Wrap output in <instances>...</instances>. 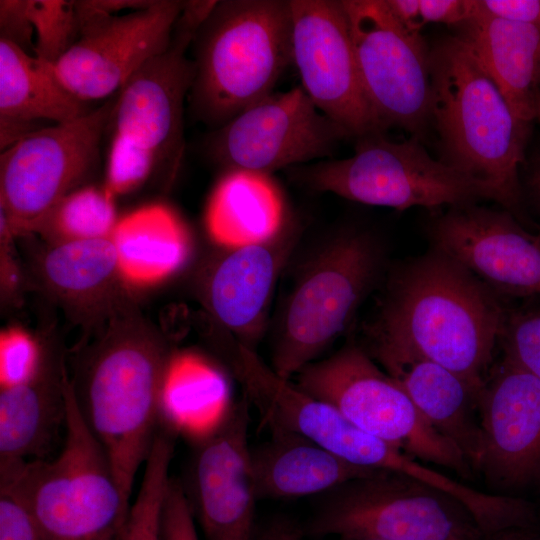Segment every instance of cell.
I'll list each match as a JSON object with an SVG mask.
<instances>
[{"mask_svg":"<svg viewBox=\"0 0 540 540\" xmlns=\"http://www.w3.org/2000/svg\"><path fill=\"white\" fill-rule=\"evenodd\" d=\"M539 117H540V112H539Z\"/></svg>","mask_w":540,"mask_h":540,"instance_id":"bcb514c9","label":"cell"},{"mask_svg":"<svg viewBox=\"0 0 540 540\" xmlns=\"http://www.w3.org/2000/svg\"><path fill=\"white\" fill-rule=\"evenodd\" d=\"M174 356L155 330L125 318L80 350L69 376L80 415L129 502L139 468L166 420L165 390Z\"/></svg>","mask_w":540,"mask_h":540,"instance_id":"7a4b0ae2","label":"cell"},{"mask_svg":"<svg viewBox=\"0 0 540 540\" xmlns=\"http://www.w3.org/2000/svg\"><path fill=\"white\" fill-rule=\"evenodd\" d=\"M115 100L72 121L44 126L2 151L1 214L11 232H31L95 169Z\"/></svg>","mask_w":540,"mask_h":540,"instance_id":"30bf717a","label":"cell"},{"mask_svg":"<svg viewBox=\"0 0 540 540\" xmlns=\"http://www.w3.org/2000/svg\"><path fill=\"white\" fill-rule=\"evenodd\" d=\"M338 540H376V539H363V538H338Z\"/></svg>","mask_w":540,"mask_h":540,"instance_id":"ee69618b","label":"cell"},{"mask_svg":"<svg viewBox=\"0 0 540 540\" xmlns=\"http://www.w3.org/2000/svg\"><path fill=\"white\" fill-rule=\"evenodd\" d=\"M503 357L540 379V307L507 315Z\"/></svg>","mask_w":540,"mask_h":540,"instance_id":"d6a6232c","label":"cell"},{"mask_svg":"<svg viewBox=\"0 0 540 540\" xmlns=\"http://www.w3.org/2000/svg\"><path fill=\"white\" fill-rule=\"evenodd\" d=\"M361 84L383 130L400 127L414 137L431 121L430 50L406 30L384 0H341Z\"/></svg>","mask_w":540,"mask_h":540,"instance_id":"8fae6325","label":"cell"},{"mask_svg":"<svg viewBox=\"0 0 540 540\" xmlns=\"http://www.w3.org/2000/svg\"><path fill=\"white\" fill-rule=\"evenodd\" d=\"M212 333L216 350L271 431L299 435L358 466L384 467L389 443L360 430L335 407L277 374L222 327Z\"/></svg>","mask_w":540,"mask_h":540,"instance_id":"5bb4252c","label":"cell"},{"mask_svg":"<svg viewBox=\"0 0 540 540\" xmlns=\"http://www.w3.org/2000/svg\"><path fill=\"white\" fill-rule=\"evenodd\" d=\"M394 18L409 32L420 33L424 26L419 0H384Z\"/></svg>","mask_w":540,"mask_h":540,"instance_id":"ab89813d","label":"cell"},{"mask_svg":"<svg viewBox=\"0 0 540 540\" xmlns=\"http://www.w3.org/2000/svg\"><path fill=\"white\" fill-rule=\"evenodd\" d=\"M291 220L271 175L239 169L226 170L205 214L210 237L226 249L264 242Z\"/></svg>","mask_w":540,"mask_h":540,"instance_id":"d4e9b609","label":"cell"},{"mask_svg":"<svg viewBox=\"0 0 540 540\" xmlns=\"http://www.w3.org/2000/svg\"><path fill=\"white\" fill-rule=\"evenodd\" d=\"M292 60L317 109L350 137L384 132L365 96L341 1L289 0Z\"/></svg>","mask_w":540,"mask_h":540,"instance_id":"e0dca14e","label":"cell"},{"mask_svg":"<svg viewBox=\"0 0 540 540\" xmlns=\"http://www.w3.org/2000/svg\"><path fill=\"white\" fill-rule=\"evenodd\" d=\"M382 133L357 138L354 154L348 158L321 160L288 171L312 190L397 210L457 207L481 199L500 203L488 186L432 158L417 137L394 142Z\"/></svg>","mask_w":540,"mask_h":540,"instance_id":"8992f818","label":"cell"},{"mask_svg":"<svg viewBox=\"0 0 540 540\" xmlns=\"http://www.w3.org/2000/svg\"><path fill=\"white\" fill-rule=\"evenodd\" d=\"M161 540H200L182 484L172 477L162 511Z\"/></svg>","mask_w":540,"mask_h":540,"instance_id":"e575fe53","label":"cell"},{"mask_svg":"<svg viewBox=\"0 0 540 540\" xmlns=\"http://www.w3.org/2000/svg\"><path fill=\"white\" fill-rule=\"evenodd\" d=\"M305 531L293 520L277 518L257 531L254 540H302Z\"/></svg>","mask_w":540,"mask_h":540,"instance_id":"60d3db41","label":"cell"},{"mask_svg":"<svg viewBox=\"0 0 540 540\" xmlns=\"http://www.w3.org/2000/svg\"><path fill=\"white\" fill-rule=\"evenodd\" d=\"M458 37L493 80L520 121L540 112V30L490 14L481 2Z\"/></svg>","mask_w":540,"mask_h":540,"instance_id":"603a6c76","label":"cell"},{"mask_svg":"<svg viewBox=\"0 0 540 540\" xmlns=\"http://www.w3.org/2000/svg\"><path fill=\"white\" fill-rule=\"evenodd\" d=\"M175 440L176 433L169 428L160 429L156 435L119 540H161L162 511L171 479L169 469Z\"/></svg>","mask_w":540,"mask_h":540,"instance_id":"f546056e","label":"cell"},{"mask_svg":"<svg viewBox=\"0 0 540 540\" xmlns=\"http://www.w3.org/2000/svg\"><path fill=\"white\" fill-rule=\"evenodd\" d=\"M64 354L41 346L33 373L0 390V485L12 480L27 462L47 454L66 423Z\"/></svg>","mask_w":540,"mask_h":540,"instance_id":"44dd1931","label":"cell"},{"mask_svg":"<svg viewBox=\"0 0 540 540\" xmlns=\"http://www.w3.org/2000/svg\"><path fill=\"white\" fill-rule=\"evenodd\" d=\"M289 0H225L202 23L195 44L190 100L217 129L273 93L293 63Z\"/></svg>","mask_w":540,"mask_h":540,"instance_id":"277c9868","label":"cell"},{"mask_svg":"<svg viewBox=\"0 0 540 540\" xmlns=\"http://www.w3.org/2000/svg\"><path fill=\"white\" fill-rule=\"evenodd\" d=\"M506 320L496 292L432 248L391 278L379 313L367 327L368 353L414 352L482 390Z\"/></svg>","mask_w":540,"mask_h":540,"instance_id":"6da1fadb","label":"cell"},{"mask_svg":"<svg viewBox=\"0 0 540 540\" xmlns=\"http://www.w3.org/2000/svg\"><path fill=\"white\" fill-rule=\"evenodd\" d=\"M118 220L105 188L81 187L62 198L32 228L52 245L111 236Z\"/></svg>","mask_w":540,"mask_h":540,"instance_id":"f1b7e54d","label":"cell"},{"mask_svg":"<svg viewBox=\"0 0 540 540\" xmlns=\"http://www.w3.org/2000/svg\"><path fill=\"white\" fill-rule=\"evenodd\" d=\"M381 264L376 240L358 230L334 237L310 259L280 315L271 366L277 374L297 375L346 329Z\"/></svg>","mask_w":540,"mask_h":540,"instance_id":"52a82bcc","label":"cell"},{"mask_svg":"<svg viewBox=\"0 0 540 540\" xmlns=\"http://www.w3.org/2000/svg\"><path fill=\"white\" fill-rule=\"evenodd\" d=\"M257 499H292L327 494L380 470L355 465L299 435L271 431L251 448Z\"/></svg>","mask_w":540,"mask_h":540,"instance_id":"cb8c5ba5","label":"cell"},{"mask_svg":"<svg viewBox=\"0 0 540 540\" xmlns=\"http://www.w3.org/2000/svg\"><path fill=\"white\" fill-rule=\"evenodd\" d=\"M41 271L55 293L74 301L100 297L121 279L111 236L53 244L42 258Z\"/></svg>","mask_w":540,"mask_h":540,"instance_id":"83f0119b","label":"cell"},{"mask_svg":"<svg viewBox=\"0 0 540 540\" xmlns=\"http://www.w3.org/2000/svg\"><path fill=\"white\" fill-rule=\"evenodd\" d=\"M0 36V39L26 52H34V28L29 14V0L0 1Z\"/></svg>","mask_w":540,"mask_h":540,"instance_id":"8d00e7d4","label":"cell"},{"mask_svg":"<svg viewBox=\"0 0 540 540\" xmlns=\"http://www.w3.org/2000/svg\"><path fill=\"white\" fill-rule=\"evenodd\" d=\"M301 389L335 407L360 430L421 461L469 475L462 453L421 416L402 386L369 353L347 345L297 373Z\"/></svg>","mask_w":540,"mask_h":540,"instance_id":"9c48e42d","label":"cell"},{"mask_svg":"<svg viewBox=\"0 0 540 540\" xmlns=\"http://www.w3.org/2000/svg\"><path fill=\"white\" fill-rule=\"evenodd\" d=\"M89 111L86 102L60 82L51 64L0 39V120L57 124Z\"/></svg>","mask_w":540,"mask_h":540,"instance_id":"4316f807","label":"cell"},{"mask_svg":"<svg viewBox=\"0 0 540 540\" xmlns=\"http://www.w3.org/2000/svg\"><path fill=\"white\" fill-rule=\"evenodd\" d=\"M158 157L152 150L125 136L115 134L107 162L105 190L113 197L142 185Z\"/></svg>","mask_w":540,"mask_h":540,"instance_id":"1f68e13d","label":"cell"},{"mask_svg":"<svg viewBox=\"0 0 540 540\" xmlns=\"http://www.w3.org/2000/svg\"><path fill=\"white\" fill-rule=\"evenodd\" d=\"M111 239L121 280L151 286L177 272L187 261L191 242L180 218L164 205H150L118 220Z\"/></svg>","mask_w":540,"mask_h":540,"instance_id":"484cf974","label":"cell"},{"mask_svg":"<svg viewBox=\"0 0 540 540\" xmlns=\"http://www.w3.org/2000/svg\"><path fill=\"white\" fill-rule=\"evenodd\" d=\"M66 423L58 454L27 462L0 487L25 503L43 540H119L132 502L66 384Z\"/></svg>","mask_w":540,"mask_h":540,"instance_id":"5b68a950","label":"cell"},{"mask_svg":"<svg viewBox=\"0 0 540 540\" xmlns=\"http://www.w3.org/2000/svg\"><path fill=\"white\" fill-rule=\"evenodd\" d=\"M348 132L320 112L301 86L273 92L217 129L212 157L226 170L271 175L332 155Z\"/></svg>","mask_w":540,"mask_h":540,"instance_id":"9a60e30c","label":"cell"},{"mask_svg":"<svg viewBox=\"0 0 540 540\" xmlns=\"http://www.w3.org/2000/svg\"><path fill=\"white\" fill-rule=\"evenodd\" d=\"M431 121L443 161L494 190L500 204L516 209L518 169L529 125L516 118L500 90L458 36L430 50Z\"/></svg>","mask_w":540,"mask_h":540,"instance_id":"3957f363","label":"cell"},{"mask_svg":"<svg viewBox=\"0 0 540 540\" xmlns=\"http://www.w3.org/2000/svg\"><path fill=\"white\" fill-rule=\"evenodd\" d=\"M249 401L226 407L193 443L180 481L205 540H254L257 499L248 444Z\"/></svg>","mask_w":540,"mask_h":540,"instance_id":"2e32d148","label":"cell"},{"mask_svg":"<svg viewBox=\"0 0 540 540\" xmlns=\"http://www.w3.org/2000/svg\"><path fill=\"white\" fill-rule=\"evenodd\" d=\"M296 240L291 220L264 242L227 249L206 273L202 291L212 317L250 349L264 333L277 279Z\"/></svg>","mask_w":540,"mask_h":540,"instance_id":"ffe728a7","label":"cell"},{"mask_svg":"<svg viewBox=\"0 0 540 540\" xmlns=\"http://www.w3.org/2000/svg\"><path fill=\"white\" fill-rule=\"evenodd\" d=\"M492 15L528 24L540 30V0H480Z\"/></svg>","mask_w":540,"mask_h":540,"instance_id":"f35d334b","label":"cell"},{"mask_svg":"<svg viewBox=\"0 0 540 540\" xmlns=\"http://www.w3.org/2000/svg\"><path fill=\"white\" fill-rule=\"evenodd\" d=\"M532 534L530 530H513L497 535L489 540H527Z\"/></svg>","mask_w":540,"mask_h":540,"instance_id":"b9f144b4","label":"cell"},{"mask_svg":"<svg viewBox=\"0 0 540 540\" xmlns=\"http://www.w3.org/2000/svg\"><path fill=\"white\" fill-rule=\"evenodd\" d=\"M184 4L153 0L119 15L100 9L94 0L76 1L79 38L52 65L56 76L85 102L119 91L143 63L168 46Z\"/></svg>","mask_w":540,"mask_h":540,"instance_id":"7c38bea8","label":"cell"},{"mask_svg":"<svg viewBox=\"0 0 540 540\" xmlns=\"http://www.w3.org/2000/svg\"><path fill=\"white\" fill-rule=\"evenodd\" d=\"M0 540H43L32 513L8 487H0Z\"/></svg>","mask_w":540,"mask_h":540,"instance_id":"d590c367","label":"cell"},{"mask_svg":"<svg viewBox=\"0 0 540 540\" xmlns=\"http://www.w3.org/2000/svg\"><path fill=\"white\" fill-rule=\"evenodd\" d=\"M34 28V56L56 64L79 38L76 1L29 0Z\"/></svg>","mask_w":540,"mask_h":540,"instance_id":"4dcf8cb0","label":"cell"},{"mask_svg":"<svg viewBox=\"0 0 540 540\" xmlns=\"http://www.w3.org/2000/svg\"><path fill=\"white\" fill-rule=\"evenodd\" d=\"M479 412L477 470L509 488L540 479V379L503 357L485 382Z\"/></svg>","mask_w":540,"mask_h":540,"instance_id":"d6986e66","label":"cell"},{"mask_svg":"<svg viewBox=\"0 0 540 540\" xmlns=\"http://www.w3.org/2000/svg\"><path fill=\"white\" fill-rule=\"evenodd\" d=\"M536 186H537V192H538V195H539V198H540V173H539V176L536 180Z\"/></svg>","mask_w":540,"mask_h":540,"instance_id":"7bdbcfd3","label":"cell"},{"mask_svg":"<svg viewBox=\"0 0 540 540\" xmlns=\"http://www.w3.org/2000/svg\"><path fill=\"white\" fill-rule=\"evenodd\" d=\"M480 7L478 0H419L422 21L462 25L474 17Z\"/></svg>","mask_w":540,"mask_h":540,"instance_id":"74e56055","label":"cell"},{"mask_svg":"<svg viewBox=\"0 0 540 540\" xmlns=\"http://www.w3.org/2000/svg\"><path fill=\"white\" fill-rule=\"evenodd\" d=\"M304 531L314 537L484 540L469 512L452 496L388 471L327 493Z\"/></svg>","mask_w":540,"mask_h":540,"instance_id":"ba28073f","label":"cell"},{"mask_svg":"<svg viewBox=\"0 0 540 540\" xmlns=\"http://www.w3.org/2000/svg\"><path fill=\"white\" fill-rule=\"evenodd\" d=\"M216 3L185 1L168 46L128 78L114 103L115 134L155 152L171 175L183 155V106L196 71L186 51Z\"/></svg>","mask_w":540,"mask_h":540,"instance_id":"4fadbf2b","label":"cell"},{"mask_svg":"<svg viewBox=\"0 0 540 540\" xmlns=\"http://www.w3.org/2000/svg\"><path fill=\"white\" fill-rule=\"evenodd\" d=\"M370 356L402 386L424 420L462 453L471 468L477 469L483 389L414 352L383 350Z\"/></svg>","mask_w":540,"mask_h":540,"instance_id":"7402d4cb","label":"cell"},{"mask_svg":"<svg viewBox=\"0 0 540 540\" xmlns=\"http://www.w3.org/2000/svg\"><path fill=\"white\" fill-rule=\"evenodd\" d=\"M1 386L17 383L30 376L39 359L40 345L20 328L1 333Z\"/></svg>","mask_w":540,"mask_h":540,"instance_id":"836d02e7","label":"cell"},{"mask_svg":"<svg viewBox=\"0 0 540 540\" xmlns=\"http://www.w3.org/2000/svg\"><path fill=\"white\" fill-rule=\"evenodd\" d=\"M527 540H540V535L532 534Z\"/></svg>","mask_w":540,"mask_h":540,"instance_id":"f6af8a7d","label":"cell"},{"mask_svg":"<svg viewBox=\"0 0 540 540\" xmlns=\"http://www.w3.org/2000/svg\"><path fill=\"white\" fill-rule=\"evenodd\" d=\"M432 248L448 255L496 293L540 295V237L506 212L453 207L429 228Z\"/></svg>","mask_w":540,"mask_h":540,"instance_id":"ac0fdd59","label":"cell"}]
</instances>
